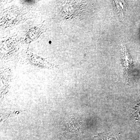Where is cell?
<instances>
[{
	"label": "cell",
	"instance_id": "3957f363",
	"mask_svg": "<svg viewBox=\"0 0 140 140\" xmlns=\"http://www.w3.org/2000/svg\"><path fill=\"white\" fill-rule=\"evenodd\" d=\"M114 3L116 4L115 5L116 6L118 12L122 13L123 16V11L124 6L123 3H124L122 2L121 1H115Z\"/></svg>",
	"mask_w": 140,
	"mask_h": 140
},
{
	"label": "cell",
	"instance_id": "7a4b0ae2",
	"mask_svg": "<svg viewBox=\"0 0 140 140\" xmlns=\"http://www.w3.org/2000/svg\"><path fill=\"white\" fill-rule=\"evenodd\" d=\"M94 140H116L114 137L109 133H100L95 137Z\"/></svg>",
	"mask_w": 140,
	"mask_h": 140
},
{
	"label": "cell",
	"instance_id": "6da1fadb",
	"mask_svg": "<svg viewBox=\"0 0 140 140\" xmlns=\"http://www.w3.org/2000/svg\"><path fill=\"white\" fill-rule=\"evenodd\" d=\"M121 50L123 66L125 67L126 71L127 72L132 65V59L129 56L127 51V48L125 45L123 44H121Z\"/></svg>",
	"mask_w": 140,
	"mask_h": 140
}]
</instances>
